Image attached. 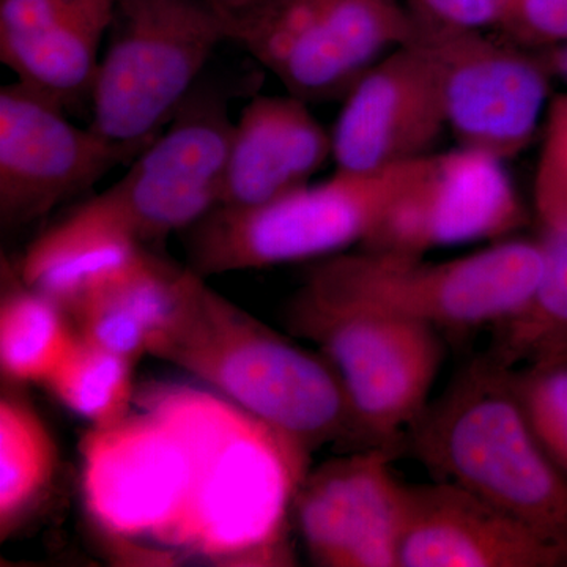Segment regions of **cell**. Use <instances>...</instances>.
Segmentation results:
<instances>
[{
    "mask_svg": "<svg viewBox=\"0 0 567 567\" xmlns=\"http://www.w3.org/2000/svg\"><path fill=\"white\" fill-rule=\"evenodd\" d=\"M406 434L436 481L517 518L567 558V477L529 427L513 368L491 353L476 358Z\"/></svg>",
    "mask_w": 567,
    "mask_h": 567,
    "instance_id": "3957f363",
    "label": "cell"
},
{
    "mask_svg": "<svg viewBox=\"0 0 567 567\" xmlns=\"http://www.w3.org/2000/svg\"><path fill=\"white\" fill-rule=\"evenodd\" d=\"M544 254L539 286L524 311L494 328L491 354L509 368L567 357V221L537 226Z\"/></svg>",
    "mask_w": 567,
    "mask_h": 567,
    "instance_id": "ffe728a7",
    "label": "cell"
},
{
    "mask_svg": "<svg viewBox=\"0 0 567 567\" xmlns=\"http://www.w3.org/2000/svg\"><path fill=\"white\" fill-rule=\"evenodd\" d=\"M286 320L333 368L360 447H398L431 404L445 354L440 331L301 289L290 300Z\"/></svg>",
    "mask_w": 567,
    "mask_h": 567,
    "instance_id": "52a82bcc",
    "label": "cell"
},
{
    "mask_svg": "<svg viewBox=\"0 0 567 567\" xmlns=\"http://www.w3.org/2000/svg\"><path fill=\"white\" fill-rule=\"evenodd\" d=\"M566 555L517 518L464 488L410 487L401 567H555Z\"/></svg>",
    "mask_w": 567,
    "mask_h": 567,
    "instance_id": "2e32d148",
    "label": "cell"
},
{
    "mask_svg": "<svg viewBox=\"0 0 567 567\" xmlns=\"http://www.w3.org/2000/svg\"><path fill=\"white\" fill-rule=\"evenodd\" d=\"M207 2L212 3L224 17H234V14L254 9L264 0H207Z\"/></svg>",
    "mask_w": 567,
    "mask_h": 567,
    "instance_id": "83f0119b",
    "label": "cell"
},
{
    "mask_svg": "<svg viewBox=\"0 0 567 567\" xmlns=\"http://www.w3.org/2000/svg\"><path fill=\"white\" fill-rule=\"evenodd\" d=\"M416 32L498 31L509 0H404ZM415 32V33H416Z\"/></svg>",
    "mask_w": 567,
    "mask_h": 567,
    "instance_id": "d4e9b609",
    "label": "cell"
},
{
    "mask_svg": "<svg viewBox=\"0 0 567 567\" xmlns=\"http://www.w3.org/2000/svg\"><path fill=\"white\" fill-rule=\"evenodd\" d=\"M543 270L536 237L505 238L447 260L358 248L316 260L300 289L440 333L494 330L527 308Z\"/></svg>",
    "mask_w": 567,
    "mask_h": 567,
    "instance_id": "277c9868",
    "label": "cell"
},
{
    "mask_svg": "<svg viewBox=\"0 0 567 567\" xmlns=\"http://www.w3.org/2000/svg\"><path fill=\"white\" fill-rule=\"evenodd\" d=\"M78 333L58 301L32 289L18 275L0 303V368L14 383L44 385Z\"/></svg>",
    "mask_w": 567,
    "mask_h": 567,
    "instance_id": "44dd1931",
    "label": "cell"
},
{
    "mask_svg": "<svg viewBox=\"0 0 567 567\" xmlns=\"http://www.w3.org/2000/svg\"><path fill=\"white\" fill-rule=\"evenodd\" d=\"M134 364L78 334L44 386L92 427H107L132 412L137 391Z\"/></svg>",
    "mask_w": 567,
    "mask_h": 567,
    "instance_id": "7402d4cb",
    "label": "cell"
},
{
    "mask_svg": "<svg viewBox=\"0 0 567 567\" xmlns=\"http://www.w3.org/2000/svg\"><path fill=\"white\" fill-rule=\"evenodd\" d=\"M527 219L506 162L458 145L409 167L382 221L361 248L427 256L436 249L505 240Z\"/></svg>",
    "mask_w": 567,
    "mask_h": 567,
    "instance_id": "8fae6325",
    "label": "cell"
},
{
    "mask_svg": "<svg viewBox=\"0 0 567 567\" xmlns=\"http://www.w3.org/2000/svg\"><path fill=\"white\" fill-rule=\"evenodd\" d=\"M151 354L309 456L331 443L360 446L344 390L322 354L271 330L210 289L193 268L177 316Z\"/></svg>",
    "mask_w": 567,
    "mask_h": 567,
    "instance_id": "7a4b0ae2",
    "label": "cell"
},
{
    "mask_svg": "<svg viewBox=\"0 0 567 567\" xmlns=\"http://www.w3.org/2000/svg\"><path fill=\"white\" fill-rule=\"evenodd\" d=\"M192 268L137 248L106 271L69 309L76 333L92 344L141 360L171 327Z\"/></svg>",
    "mask_w": 567,
    "mask_h": 567,
    "instance_id": "ac0fdd59",
    "label": "cell"
},
{
    "mask_svg": "<svg viewBox=\"0 0 567 567\" xmlns=\"http://www.w3.org/2000/svg\"><path fill=\"white\" fill-rule=\"evenodd\" d=\"M223 41L226 18L207 0H115L89 126L144 151L188 102Z\"/></svg>",
    "mask_w": 567,
    "mask_h": 567,
    "instance_id": "8992f818",
    "label": "cell"
},
{
    "mask_svg": "<svg viewBox=\"0 0 567 567\" xmlns=\"http://www.w3.org/2000/svg\"><path fill=\"white\" fill-rule=\"evenodd\" d=\"M306 100L257 95L234 122L218 207H262L312 182L333 162L331 132Z\"/></svg>",
    "mask_w": 567,
    "mask_h": 567,
    "instance_id": "e0dca14e",
    "label": "cell"
},
{
    "mask_svg": "<svg viewBox=\"0 0 567 567\" xmlns=\"http://www.w3.org/2000/svg\"><path fill=\"white\" fill-rule=\"evenodd\" d=\"M533 210L537 226L567 221V92L551 99L540 132Z\"/></svg>",
    "mask_w": 567,
    "mask_h": 567,
    "instance_id": "cb8c5ba5",
    "label": "cell"
},
{
    "mask_svg": "<svg viewBox=\"0 0 567 567\" xmlns=\"http://www.w3.org/2000/svg\"><path fill=\"white\" fill-rule=\"evenodd\" d=\"M115 0H0V59L63 110L89 104Z\"/></svg>",
    "mask_w": 567,
    "mask_h": 567,
    "instance_id": "9a60e30c",
    "label": "cell"
},
{
    "mask_svg": "<svg viewBox=\"0 0 567 567\" xmlns=\"http://www.w3.org/2000/svg\"><path fill=\"white\" fill-rule=\"evenodd\" d=\"M533 51L567 43V0H509L498 31Z\"/></svg>",
    "mask_w": 567,
    "mask_h": 567,
    "instance_id": "484cf974",
    "label": "cell"
},
{
    "mask_svg": "<svg viewBox=\"0 0 567 567\" xmlns=\"http://www.w3.org/2000/svg\"><path fill=\"white\" fill-rule=\"evenodd\" d=\"M413 163L382 173L336 169L262 207H216L186 230L189 268L204 276L320 260L365 245Z\"/></svg>",
    "mask_w": 567,
    "mask_h": 567,
    "instance_id": "ba28073f",
    "label": "cell"
},
{
    "mask_svg": "<svg viewBox=\"0 0 567 567\" xmlns=\"http://www.w3.org/2000/svg\"><path fill=\"white\" fill-rule=\"evenodd\" d=\"M431 55L447 132L461 147L507 162L527 151L550 106V71L539 51L495 31L416 32Z\"/></svg>",
    "mask_w": 567,
    "mask_h": 567,
    "instance_id": "30bf717a",
    "label": "cell"
},
{
    "mask_svg": "<svg viewBox=\"0 0 567 567\" xmlns=\"http://www.w3.org/2000/svg\"><path fill=\"white\" fill-rule=\"evenodd\" d=\"M447 132L439 76L416 40L365 71L342 99L333 130L336 169L382 173L436 152Z\"/></svg>",
    "mask_w": 567,
    "mask_h": 567,
    "instance_id": "5bb4252c",
    "label": "cell"
},
{
    "mask_svg": "<svg viewBox=\"0 0 567 567\" xmlns=\"http://www.w3.org/2000/svg\"><path fill=\"white\" fill-rule=\"evenodd\" d=\"M311 456L208 388H137L81 443L84 506L121 561L289 566Z\"/></svg>",
    "mask_w": 567,
    "mask_h": 567,
    "instance_id": "6da1fadb",
    "label": "cell"
},
{
    "mask_svg": "<svg viewBox=\"0 0 567 567\" xmlns=\"http://www.w3.org/2000/svg\"><path fill=\"white\" fill-rule=\"evenodd\" d=\"M554 80L567 82V43L551 50L539 51Z\"/></svg>",
    "mask_w": 567,
    "mask_h": 567,
    "instance_id": "4316f807",
    "label": "cell"
},
{
    "mask_svg": "<svg viewBox=\"0 0 567 567\" xmlns=\"http://www.w3.org/2000/svg\"><path fill=\"white\" fill-rule=\"evenodd\" d=\"M394 447H360L309 470L293 522L322 567H401L410 487L393 468Z\"/></svg>",
    "mask_w": 567,
    "mask_h": 567,
    "instance_id": "4fadbf2b",
    "label": "cell"
},
{
    "mask_svg": "<svg viewBox=\"0 0 567 567\" xmlns=\"http://www.w3.org/2000/svg\"><path fill=\"white\" fill-rule=\"evenodd\" d=\"M59 447L31 402L0 399V537L9 539L43 505L58 477Z\"/></svg>",
    "mask_w": 567,
    "mask_h": 567,
    "instance_id": "d6986e66",
    "label": "cell"
},
{
    "mask_svg": "<svg viewBox=\"0 0 567 567\" xmlns=\"http://www.w3.org/2000/svg\"><path fill=\"white\" fill-rule=\"evenodd\" d=\"M224 18L227 39L308 103L344 99L416 32L404 0H264Z\"/></svg>",
    "mask_w": 567,
    "mask_h": 567,
    "instance_id": "9c48e42d",
    "label": "cell"
},
{
    "mask_svg": "<svg viewBox=\"0 0 567 567\" xmlns=\"http://www.w3.org/2000/svg\"><path fill=\"white\" fill-rule=\"evenodd\" d=\"M233 130L221 92L197 85L121 181L84 200L37 240L151 249L173 234L186 233L221 200Z\"/></svg>",
    "mask_w": 567,
    "mask_h": 567,
    "instance_id": "5b68a950",
    "label": "cell"
},
{
    "mask_svg": "<svg viewBox=\"0 0 567 567\" xmlns=\"http://www.w3.org/2000/svg\"><path fill=\"white\" fill-rule=\"evenodd\" d=\"M141 148L117 144L20 82L0 91V219L28 226L130 164Z\"/></svg>",
    "mask_w": 567,
    "mask_h": 567,
    "instance_id": "7c38bea8",
    "label": "cell"
},
{
    "mask_svg": "<svg viewBox=\"0 0 567 567\" xmlns=\"http://www.w3.org/2000/svg\"><path fill=\"white\" fill-rule=\"evenodd\" d=\"M513 380L533 434L567 477V357L517 365Z\"/></svg>",
    "mask_w": 567,
    "mask_h": 567,
    "instance_id": "603a6c76",
    "label": "cell"
}]
</instances>
